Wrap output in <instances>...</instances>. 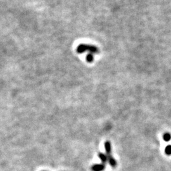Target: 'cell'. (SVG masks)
I'll return each instance as SVG.
<instances>
[{"label": "cell", "instance_id": "8992f818", "mask_svg": "<svg viewBox=\"0 0 171 171\" xmlns=\"http://www.w3.org/2000/svg\"><path fill=\"white\" fill-rule=\"evenodd\" d=\"M86 61L88 63H91L92 62H93V60H94V58H93V54H88L86 56Z\"/></svg>", "mask_w": 171, "mask_h": 171}, {"label": "cell", "instance_id": "5b68a950", "mask_svg": "<svg viewBox=\"0 0 171 171\" xmlns=\"http://www.w3.org/2000/svg\"><path fill=\"white\" fill-rule=\"evenodd\" d=\"M98 157L100 159V160H102V164H105L107 163V161H108V157H107V155H105V154H104V153H99Z\"/></svg>", "mask_w": 171, "mask_h": 171}, {"label": "cell", "instance_id": "7a4b0ae2", "mask_svg": "<svg viewBox=\"0 0 171 171\" xmlns=\"http://www.w3.org/2000/svg\"><path fill=\"white\" fill-rule=\"evenodd\" d=\"M105 168V164H95L91 167V170L93 171H103Z\"/></svg>", "mask_w": 171, "mask_h": 171}, {"label": "cell", "instance_id": "ba28073f", "mask_svg": "<svg viewBox=\"0 0 171 171\" xmlns=\"http://www.w3.org/2000/svg\"><path fill=\"white\" fill-rule=\"evenodd\" d=\"M165 152L167 155H171V145H168L167 146H166L165 149Z\"/></svg>", "mask_w": 171, "mask_h": 171}, {"label": "cell", "instance_id": "277c9868", "mask_svg": "<svg viewBox=\"0 0 171 171\" xmlns=\"http://www.w3.org/2000/svg\"><path fill=\"white\" fill-rule=\"evenodd\" d=\"M107 157H108V161L109 162L110 165L112 167L115 168V167L117 166V162L116 160L114 159V158L112 156V155H107Z\"/></svg>", "mask_w": 171, "mask_h": 171}, {"label": "cell", "instance_id": "52a82bcc", "mask_svg": "<svg viewBox=\"0 0 171 171\" xmlns=\"http://www.w3.org/2000/svg\"><path fill=\"white\" fill-rule=\"evenodd\" d=\"M163 138L164 139V141H169L171 139V135L169 133H165L163 136Z\"/></svg>", "mask_w": 171, "mask_h": 171}, {"label": "cell", "instance_id": "3957f363", "mask_svg": "<svg viewBox=\"0 0 171 171\" xmlns=\"http://www.w3.org/2000/svg\"><path fill=\"white\" fill-rule=\"evenodd\" d=\"M105 152L107 153V155H110L112 152V148H111V143L110 141H107L105 142L104 144Z\"/></svg>", "mask_w": 171, "mask_h": 171}, {"label": "cell", "instance_id": "6da1fadb", "mask_svg": "<svg viewBox=\"0 0 171 171\" xmlns=\"http://www.w3.org/2000/svg\"><path fill=\"white\" fill-rule=\"evenodd\" d=\"M78 53H83L86 51H89L91 54H97L99 53L98 48L93 45H85V44H81L77 48L76 50Z\"/></svg>", "mask_w": 171, "mask_h": 171}]
</instances>
